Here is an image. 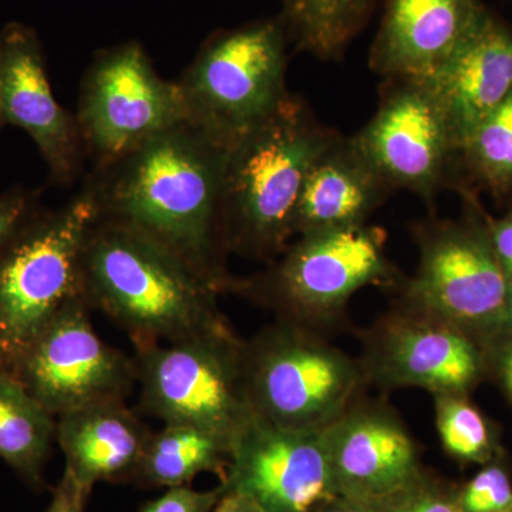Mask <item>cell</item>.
Wrapping results in <instances>:
<instances>
[{"mask_svg":"<svg viewBox=\"0 0 512 512\" xmlns=\"http://www.w3.org/2000/svg\"><path fill=\"white\" fill-rule=\"evenodd\" d=\"M423 80L460 150L468 133L512 96V26L485 8L446 62Z\"/></svg>","mask_w":512,"mask_h":512,"instance_id":"obj_17","label":"cell"},{"mask_svg":"<svg viewBox=\"0 0 512 512\" xmlns=\"http://www.w3.org/2000/svg\"><path fill=\"white\" fill-rule=\"evenodd\" d=\"M82 293L134 346L173 343L229 325L221 295L180 255L150 235L97 218L80 261Z\"/></svg>","mask_w":512,"mask_h":512,"instance_id":"obj_2","label":"cell"},{"mask_svg":"<svg viewBox=\"0 0 512 512\" xmlns=\"http://www.w3.org/2000/svg\"><path fill=\"white\" fill-rule=\"evenodd\" d=\"M460 512H512V481L504 454L458 491Z\"/></svg>","mask_w":512,"mask_h":512,"instance_id":"obj_26","label":"cell"},{"mask_svg":"<svg viewBox=\"0 0 512 512\" xmlns=\"http://www.w3.org/2000/svg\"><path fill=\"white\" fill-rule=\"evenodd\" d=\"M460 487L424 471L414 483L375 504L376 512H460Z\"/></svg>","mask_w":512,"mask_h":512,"instance_id":"obj_27","label":"cell"},{"mask_svg":"<svg viewBox=\"0 0 512 512\" xmlns=\"http://www.w3.org/2000/svg\"><path fill=\"white\" fill-rule=\"evenodd\" d=\"M2 127H3V124H2V121H0V128H2Z\"/></svg>","mask_w":512,"mask_h":512,"instance_id":"obj_36","label":"cell"},{"mask_svg":"<svg viewBox=\"0 0 512 512\" xmlns=\"http://www.w3.org/2000/svg\"><path fill=\"white\" fill-rule=\"evenodd\" d=\"M133 359L141 412L164 424L197 427L234 448L255 419L245 392L244 340L229 325L140 346Z\"/></svg>","mask_w":512,"mask_h":512,"instance_id":"obj_9","label":"cell"},{"mask_svg":"<svg viewBox=\"0 0 512 512\" xmlns=\"http://www.w3.org/2000/svg\"><path fill=\"white\" fill-rule=\"evenodd\" d=\"M97 220L89 192L40 208L0 249V375L15 377L26 350L60 308L82 293L80 261Z\"/></svg>","mask_w":512,"mask_h":512,"instance_id":"obj_6","label":"cell"},{"mask_svg":"<svg viewBox=\"0 0 512 512\" xmlns=\"http://www.w3.org/2000/svg\"><path fill=\"white\" fill-rule=\"evenodd\" d=\"M350 137L393 192H410L429 208L456 183V137L423 79H383L376 113Z\"/></svg>","mask_w":512,"mask_h":512,"instance_id":"obj_11","label":"cell"},{"mask_svg":"<svg viewBox=\"0 0 512 512\" xmlns=\"http://www.w3.org/2000/svg\"><path fill=\"white\" fill-rule=\"evenodd\" d=\"M74 116L93 167L187 123L177 80L161 76L137 40L94 53L80 82Z\"/></svg>","mask_w":512,"mask_h":512,"instance_id":"obj_10","label":"cell"},{"mask_svg":"<svg viewBox=\"0 0 512 512\" xmlns=\"http://www.w3.org/2000/svg\"><path fill=\"white\" fill-rule=\"evenodd\" d=\"M90 495L92 490L80 484L72 471L64 467L63 476L53 490L52 500L46 512H86Z\"/></svg>","mask_w":512,"mask_h":512,"instance_id":"obj_32","label":"cell"},{"mask_svg":"<svg viewBox=\"0 0 512 512\" xmlns=\"http://www.w3.org/2000/svg\"><path fill=\"white\" fill-rule=\"evenodd\" d=\"M476 207L485 228H487L488 237L493 244L495 255L498 262L507 276L510 286H512V204L507 205L505 212L501 217H493L488 214L476 194Z\"/></svg>","mask_w":512,"mask_h":512,"instance_id":"obj_31","label":"cell"},{"mask_svg":"<svg viewBox=\"0 0 512 512\" xmlns=\"http://www.w3.org/2000/svg\"><path fill=\"white\" fill-rule=\"evenodd\" d=\"M0 121L28 134L50 184L72 187L82 177L87 156L76 116L57 101L42 40L22 22L0 28Z\"/></svg>","mask_w":512,"mask_h":512,"instance_id":"obj_15","label":"cell"},{"mask_svg":"<svg viewBox=\"0 0 512 512\" xmlns=\"http://www.w3.org/2000/svg\"><path fill=\"white\" fill-rule=\"evenodd\" d=\"M222 493V485L210 491L194 490L187 485L168 488L161 497L144 505L138 512H210L220 501Z\"/></svg>","mask_w":512,"mask_h":512,"instance_id":"obj_29","label":"cell"},{"mask_svg":"<svg viewBox=\"0 0 512 512\" xmlns=\"http://www.w3.org/2000/svg\"><path fill=\"white\" fill-rule=\"evenodd\" d=\"M508 332H512V286L510 288V295H508L507 306H505L503 316H501L500 322H498L497 328H495L494 333L490 338H493L495 335H500V333Z\"/></svg>","mask_w":512,"mask_h":512,"instance_id":"obj_35","label":"cell"},{"mask_svg":"<svg viewBox=\"0 0 512 512\" xmlns=\"http://www.w3.org/2000/svg\"><path fill=\"white\" fill-rule=\"evenodd\" d=\"M487 192L512 204V96L468 133L458 150L453 188Z\"/></svg>","mask_w":512,"mask_h":512,"instance_id":"obj_24","label":"cell"},{"mask_svg":"<svg viewBox=\"0 0 512 512\" xmlns=\"http://www.w3.org/2000/svg\"><path fill=\"white\" fill-rule=\"evenodd\" d=\"M224 488V487H222ZM210 512H266L262 505L247 493L224 490L222 497Z\"/></svg>","mask_w":512,"mask_h":512,"instance_id":"obj_33","label":"cell"},{"mask_svg":"<svg viewBox=\"0 0 512 512\" xmlns=\"http://www.w3.org/2000/svg\"><path fill=\"white\" fill-rule=\"evenodd\" d=\"M352 137L338 134L313 163L295 212V238L362 227L392 194Z\"/></svg>","mask_w":512,"mask_h":512,"instance_id":"obj_19","label":"cell"},{"mask_svg":"<svg viewBox=\"0 0 512 512\" xmlns=\"http://www.w3.org/2000/svg\"><path fill=\"white\" fill-rule=\"evenodd\" d=\"M151 433L121 399L87 404L56 417L64 467L92 491L97 483L133 481Z\"/></svg>","mask_w":512,"mask_h":512,"instance_id":"obj_20","label":"cell"},{"mask_svg":"<svg viewBox=\"0 0 512 512\" xmlns=\"http://www.w3.org/2000/svg\"><path fill=\"white\" fill-rule=\"evenodd\" d=\"M231 446L220 437L197 427L164 424L153 431L134 476L143 487H184L202 473L224 480Z\"/></svg>","mask_w":512,"mask_h":512,"instance_id":"obj_21","label":"cell"},{"mask_svg":"<svg viewBox=\"0 0 512 512\" xmlns=\"http://www.w3.org/2000/svg\"><path fill=\"white\" fill-rule=\"evenodd\" d=\"M316 512H376V508L375 504L338 494Z\"/></svg>","mask_w":512,"mask_h":512,"instance_id":"obj_34","label":"cell"},{"mask_svg":"<svg viewBox=\"0 0 512 512\" xmlns=\"http://www.w3.org/2000/svg\"><path fill=\"white\" fill-rule=\"evenodd\" d=\"M221 485L251 495L266 512L318 511L338 495L325 429H285L255 417Z\"/></svg>","mask_w":512,"mask_h":512,"instance_id":"obj_14","label":"cell"},{"mask_svg":"<svg viewBox=\"0 0 512 512\" xmlns=\"http://www.w3.org/2000/svg\"><path fill=\"white\" fill-rule=\"evenodd\" d=\"M289 42L322 62L342 59L379 0H278Z\"/></svg>","mask_w":512,"mask_h":512,"instance_id":"obj_23","label":"cell"},{"mask_svg":"<svg viewBox=\"0 0 512 512\" xmlns=\"http://www.w3.org/2000/svg\"><path fill=\"white\" fill-rule=\"evenodd\" d=\"M56 417L16 377L0 375V458L33 490L45 487Z\"/></svg>","mask_w":512,"mask_h":512,"instance_id":"obj_22","label":"cell"},{"mask_svg":"<svg viewBox=\"0 0 512 512\" xmlns=\"http://www.w3.org/2000/svg\"><path fill=\"white\" fill-rule=\"evenodd\" d=\"M40 208V191L13 187L0 192V249Z\"/></svg>","mask_w":512,"mask_h":512,"instance_id":"obj_28","label":"cell"},{"mask_svg":"<svg viewBox=\"0 0 512 512\" xmlns=\"http://www.w3.org/2000/svg\"><path fill=\"white\" fill-rule=\"evenodd\" d=\"M296 94L229 148L222 221L229 255L274 261L295 238L293 222L306 177L338 136Z\"/></svg>","mask_w":512,"mask_h":512,"instance_id":"obj_3","label":"cell"},{"mask_svg":"<svg viewBox=\"0 0 512 512\" xmlns=\"http://www.w3.org/2000/svg\"><path fill=\"white\" fill-rule=\"evenodd\" d=\"M225 157L227 150L183 123L93 167L82 188L97 218L150 235L227 293L232 275L222 221Z\"/></svg>","mask_w":512,"mask_h":512,"instance_id":"obj_1","label":"cell"},{"mask_svg":"<svg viewBox=\"0 0 512 512\" xmlns=\"http://www.w3.org/2000/svg\"><path fill=\"white\" fill-rule=\"evenodd\" d=\"M288 32L279 15L212 32L177 79L187 123L229 150L288 96Z\"/></svg>","mask_w":512,"mask_h":512,"instance_id":"obj_5","label":"cell"},{"mask_svg":"<svg viewBox=\"0 0 512 512\" xmlns=\"http://www.w3.org/2000/svg\"><path fill=\"white\" fill-rule=\"evenodd\" d=\"M511 2H512V0H511Z\"/></svg>","mask_w":512,"mask_h":512,"instance_id":"obj_37","label":"cell"},{"mask_svg":"<svg viewBox=\"0 0 512 512\" xmlns=\"http://www.w3.org/2000/svg\"><path fill=\"white\" fill-rule=\"evenodd\" d=\"M436 427L448 456L461 464L491 463L503 456L500 434L468 396H434Z\"/></svg>","mask_w":512,"mask_h":512,"instance_id":"obj_25","label":"cell"},{"mask_svg":"<svg viewBox=\"0 0 512 512\" xmlns=\"http://www.w3.org/2000/svg\"><path fill=\"white\" fill-rule=\"evenodd\" d=\"M325 436L339 495L377 504L424 473L416 441L386 403L363 397Z\"/></svg>","mask_w":512,"mask_h":512,"instance_id":"obj_16","label":"cell"},{"mask_svg":"<svg viewBox=\"0 0 512 512\" xmlns=\"http://www.w3.org/2000/svg\"><path fill=\"white\" fill-rule=\"evenodd\" d=\"M244 382L255 417L296 430L326 429L369 386L359 359L278 319L244 340Z\"/></svg>","mask_w":512,"mask_h":512,"instance_id":"obj_7","label":"cell"},{"mask_svg":"<svg viewBox=\"0 0 512 512\" xmlns=\"http://www.w3.org/2000/svg\"><path fill=\"white\" fill-rule=\"evenodd\" d=\"M483 0H387L369 50L383 79H426L446 62L477 20Z\"/></svg>","mask_w":512,"mask_h":512,"instance_id":"obj_18","label":"cell"},{"mask_svg":"<svg viewBox=\"0 0 512 512\" xmlns=\"http://www.w3.org/2000/svg\"><path fill=\"white\" fill-rule=\"evenodd\" d=\"M456 191L466 208L463 218L413 227L419 264L397 286L396 306L456 326L483 345L503 316L511 286L478 214L477 192Z\"/></svg>","mask_w":512,"mask_h":512,"instance_id":"obj_8","label":"cell"},{"mask_svg":"<svg viewBox=\"0 0 512 512\" xmlns=\"http://www.w3.org/2000/svg\"><path fill=\"white\" fill-rule=\"evenodd\" d=\"M367 384L382 390L416 387L431 396L461 394L484 379L483 346L468 333L394 306L360 336Z\"/></svg>","mask_w":512,"mask_h":512,"instance_id":"obj_13","label":"cell"},{"mask_svg":"<svg viewBox=\"0 0 512 512\" xmlns=\"http://www.w3.org/2000/svg\"><path fill=\"white\" fill-rule=\"evenodd\" d=\"M92 311L83 295L64 303L16 370V379L55 417L87 404L126 400L136 386L133 357L97 335Z\"/></svg>","mask_w":512,"mask_h":512,"instance_id":"obj_12","label":"cell"},{"mask_svg":"<svg viewBox=\"0 0 512 512\" xmlns=\"http://www.w3.org/2000/svg\"><path fill=\"white\" fill-rule=\"evenodd\" d=\"M386 232L372 225L301 235L258 274L232 276L228 292L274 312L276 319L323 333L338 325L350 299L367 286L400 285L386 252Z\"/></svg>","mask_w":512,"mask_h":512,"instance_id":"obj_4","label":"cell"},{"mask_svg":"<svg viewBox=\"0 0 512 512\" xmlns=\"http://www.w3.org/2000/svg\"><path fill=\"white\" fill-rule=\"evenodd\" d=\"M485 375L493 376L512 404V332L500 333L483 343Z\"/></svg>","mask_w":512,"mask_h":512,"instance_id":"obj_30","label":"cell"}]
</instances>
